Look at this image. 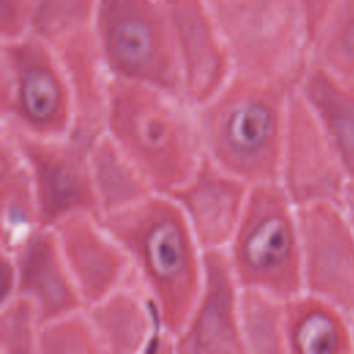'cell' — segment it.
<instances>
[{
	"label": "cell",
	"instance_id": "3",
	"mask_svg": "<svg viewBox=\"0 0 354 354\" xmlns=\"http://www.w3.org/2000/svg\"><path fill=\"white\" fill-rule=\"evenodd\" d=\"M293 252V236L282 216L270 214L257 221L242 243L245 266L259 272H272L283 267Z\"/></svg>",
	"mask_w": 354,
	"mask_h": 354
},
{
	"label": "cell",
	"instance_id": "5",
	"mask_svg": "<svg viewBox=\"0 0 354 354\" xmlns=\"http://www.w3.org/2000/svg\"><path fill=\"white\" fill-rule=\"evenodd\" d=\"M17 95L24 115L37 123L50 120L61 101L54 73L41 64H29L21 69Z\"/></svg>",
	"mask_w": 354,
	"mask_h": 354
},
{
	"label": "cell",
	"instance_id": "1",
	"mask_svg": "<svg viewBox=\"0 0 354 354\" xmlns=\"http://www.w3.org/2000/svg\"><path fill=\"white\" fill-rule=\"evenodd\" d=\"M105 46L111 59L126 72H141L155 54L151 24L124 0L109 3L105 19Z\"/></svg>",
	"mask_w": 354,
	"mask_h": 354
},
{
	"label": "cell",
	"instance_id": "7",
	"mask_svg": "<svg viewBox=\"0 0 354 354\" xmlns=\"http://www.w3.org/2000/svg\"><path fill=\"white\" fill-rule=\"evenodd\" d=\"M336 80H324L326 100H324L322 108L332 140L337 147V155L347 171L354 174V98L347 95L348 91L344 88L347 82H344L343 88H339Z\"/></svg>",
	"mask_w": 354,
	"mask_h": 354
},
{
	"label": "cell",
	"instance_id": "9",
	"mask_svg": "<svg viewBox=\"0 0 354 354\" xmlns=\"http://www.w3.org/2000/svg\"><path fill=\"white\" fill-rule=\"evenodd\" d=\"M336 1L337 0H296L310 37L317 39Z\"/></svg>",
	"mask_w": 354,
	"mask_h": 354
},
{
	"label": "cell",
	"instance_id": "2",
	"mask_svg": "<svg viewBox=\"0 0 354 354\" xmlns=\"http://www.w3.org/2000/svg\"><path fill=\"white\" fill-rule=\"evenodd\" d=\"M221 130L223 140L234 155L252 158L271 141L275 119L266 104L245 101L227 113Z\"/></svg>",
	"mask_w": 354,
	"mask_h": 354
},
{
	"label": "cell",
	"instance_id": "4",
	"mask_svg": "<svg viewBox=\"0 0 354 354\" xmlns=\"http://www.w3.org/2000/svg\"><path fill=\"white\" fill-rule=\"evenodd\" d=\"M330 73L354 83V0H337L315 39Z\"/></svg>",
	"mask_w": 354,
	"mask_h": 354
},
{
	"label": "cell",
	"instance_id": "8",
	"mask_svg": "<svg viewBox=\"0 0 354 354\" xmlns=\"http://www.w3.org/2000/svg\"><path fill=\"white\" fill-rule=\"evenodd\" d=\"M293 342L301 353H336L344 350L342 344L346 348L348 346L344 326L325 310H311L300 317L293 330Z\"/></svg>",
	"mask_w": 354,
	"mask_h": 354
},
{
	"label": "cell",
	"instance_id": "6",
	"mask_svg": "<svg viewBox=\"0 0 354 354\" xmlns=\"http://www.w3.org/2000/svg\"><path fill=\"white\" fill-rule=\"evenodd\" d=\"M144 252L149 268L163 281L176 279L185 268L184 238L171 221H160L148 231Z\"/></svg>",
	"mask_w": 354,
	"mask_h": 354
}]
</instances>
